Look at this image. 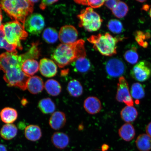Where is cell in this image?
Returning <instances> with one entry per match:
<instances>
[{"label": "cell", "instance_id": "2e32d148", "mask_svg": "<svg viewBox=\"0 0 151 151\" xmlns=\"http://www.w3.org/2000/svg\"><path fill=\"white\" fill-rule=\"evenodd\" d=\"M44 88L43 81L40 77H30L28 81L27 88L30 93L37 94L42 92Z\"/></svg>", "mask_w": 151, "mask_h": 151}, {"label": "cell", "instance_id": "1f68e13d", "mask_svg": "<svg viewBox=\"0 0 151 151\" xmlns=\"http://www.w3.org/2000/svg\"><path fill=\"white\" fill-rule=\"evenodd\" d=\"M124 58L126 61L132 65L137 63L139 60V55L137 48L135 47L126 51L124 54Z\"/></svg>", "mask_w": 151, "mask_h": 151}, {"label": "cell", "instance_id": "ffe728a7", "mask_svg": "<svg viewBox=\"0 0 151 151\" xmlns=\"http://www.w3.org/2000/svg\"><path fill=\"white\" fill-rule=\"evenodd\" d=\"M42 131L40 127L36 125H30L27 126L24 131L26 138L32 141L39 140L42 137Z\"/></svg>", "mask_w": 151, "mask_h": 151}, {"label": "cell", "instance_id": "5b68a950", "mask_svg": "<svg viewBox=\"0 0 151 151\" xmlns=\"http://www.w3.org/2000/svg\"><path fill=\"white\" fill-rule=\"evenodd\" d=\"M4 25L6 39L9 44L15 45L22 50L21 41L25 40L28 36L23 24L17 21L9 22Z\"/></svg>", "mask_w": 151, "mask_h": 151}, {"label": "cell", "instance_id": "8fae6325", "mask_svg": "<svg viewBox=\"0 0 151 151\" xmlns=\"http://www.w3.org/2000/svg\"><path fill=\"white\" fill-rule=\"evenodd\" d=\"M78 32L74 26L66 25L62 26L59 33V38L63 44H68L77 41Z\"/></svg>", "mask_w": 151, "mask_h": 151}, {"label": "cell", "instance_id": "60d3db41", "mask_svg": "<svg viewBox=\"0 0 151 151\" xmlns=\"http://www.w3.org/2000/svg\"><path fill=\"white\" fill-rule=\"evenodd\" d=\"M150 5H145L143 6L142 9L143 10L146 11H148L150 9Z\"/></svg>", "mask_w": 151, "mask_h": 151}, {"label": "cell", "instance_id": "ab89813d", "mask_svg": "<svg viewBox=\"0 0 151 151\" xmlns=\"http://www.w3.org/2000/svg\"><path fill=\"white\" fill-rule=\"evenodd\" d=\"M3 20V16L2 14V12L1 10V7H0V28L1 27L2 25V21Z\"/></svg>", "mask_w": 151, "mask_h": 151}, {"label": "cell", "instance_id": "f35d334b", "mask_svg": "<svg viewBox=\"0 0 151 151\" xmlns=\"http://www.w3.org/2000/svg\"><path fill=\"white\" fill-rule=\"evenodd\" d=\"M0 151H7L6 147L4 145L0 144Z\"/></svg>", "mask_w": 151, "mask_h": 151}, {"label": "cell", "instance_id": "e575fe53", "mask_svg": "<svg viewBox=\"0 0 151 151\" xmlns=\"http://www.w3.org/2000/svg\"><path fill=\"white\" fill-rule=\"evenodd\" d=\"M105 1H93V0H81L75 1L76 3L83 5L89 6L93 8H98L102 6L105 2Z\"/></svg>", "mask_w": 151, "mask_h": 151}, {"label": "cell", "instance_id": "ac0fdd59", "mask_svg": "<svg viewBox=\"0 0 151 151\" xmlns=\"http://www.w3.org/2000/svg\"><path fill=\"white\" fill-rule=\"evenodd\" d=\"M118 133L120 137L124 140L128 142L134 139L135 135V131L132 124L127 123L120 127Z\"/></svg>", "mask_w": 151, "mask_h": 151}, {"label": "cell", "instance_id": "7a4b0ae2", "mask_svg": "<svg viewBox=\"0 0 151 151\" xmlns=\"http://www.w3.org/2000/svg\"><path fill=\"white\" fill-rule=\"evenodd\" d=\"M85 43L80 39L70 44H60L54 51L52 58L60 68L65 67L79 58L86 57Z\"/></svg>", "mask_w": 151, "mask_h": 151}, {"label": "cell", "instance_id": "d6986e66", "mask_svg": "<svg viewBox=\"0 0 151 151\" xmlns=\"http://www.w3.org/2000/svg\"><path fill=\"white\" fill-rule=\"evenodd\" d=\"M0 115L2 122L7 124H12L17 119L18 113L15 109L6 107L2 109Z\"/></svg>", "mask_w": 151, "mask_h": 151}, {"label": "cell", "instance_id": "9a60e30c", "mask_svg": "<svg viewBox=\"0 0 151 151\" xmlns=\"http://www.w3.org/2000/svg\"><path fill=\"white\" fill-rule=\"evenodd\" d=\"M51 141L56 148L63 150L68 146L70 139L67 134L63 132H56L53 134Z\"/></svg>", "mask_w": 151, "mask_h": 151}, {"label": "cell", "instance_id": "8992f818", "mask_svg": "<svg viewBox=\"0 0 151 151\" xmlns=\"http://www.w3.org/2000/svg\"><path fill=\"white\" fill-rule=\"evenodd\" d=\"M80 20L79 27L84 28L86 31L93 32L101 28L103 19L99 15L90 7L83 9L77 16Z\"/></svg>", "mask_w": 151, "mask_h": 151}, {"label": "cell", "instance_id": "74e56055", "mask_svg": "<svg viewBox=\"0 0 151 151\" xmlns=\"http://www.w3.org/2000/svg\"><path fill=\"white\" fill-rule=\"evenodd\" d=\"M146 131L147 134L151 137V122L147 124L146 128Z\"/></svg>", "mask_w": 151, "mask_h": 151}, {"label": "cell", "instance_id": "7dc6e473", "mask_svg": "<svg viewBox=\"0 0 151 151\" xmlns=\"http://www.w3.org/2000/svg\"><path fill=\"white\" fill-rule=\"evenodd\" d=\"M0 114H1V113H0Z\"/></svg>", "mask_w": 151, "mask_h": 151}, {"label": "cell", "instance_id": "bcb514c9", "mask_svg": "<svg viewBox=\"0 0 151 151\" xmlns=\"http://www.w3.org/2000/svg\"><path fill=\"white\" fill-rule=\"evenodd\" d=\"M150 16L151 18V8H150Z\"/></svg>", "mask_w": 151, "mask_h": 151}, {"label": "cell", "instance_id": "ba28073f", "mask_svg": "<svg viewBox=\"0 0 151 151\" xmlns=\"http://www.w3.org/2000/svg\"><path fill=\"white\" fill-rule=\"evenodd\" d=\"M105 69L109 78H114L122 76L125 73L126 67L121 60L113 58L106 62Z\"/></svg>", "mask_w": 151, "mask_h": 151}, {"label": "cell", "instance_id": "f546056e", "mask_svg": "<svg viewBox=\"0 0 151 151\" xmlns=\"http://www.w3.org/2000/svg\"><path fill=\"white\" fill-rule=\"evenodd\" d=\"M131 92L132 97L137 100L142 99L145 94L142 85L139 83H135L132 85Z\"/></svg>", "mask_w": 151, "mask_h": 151}, {"label": "cell", "instance_id": "4fadbf2b", "mask_svg": "<svg viewBox=\"0 0 151 151\" xmlns=\"http://www.w3.org/2000/svg\"><path fill=\"white\" fill-rule=\"evenodd\" d=\"M84 107L86 112L90 114L99 113L102 109L101 101L98 98L90 96L85 100Z\"/></svg>", "mask_w": 151, "mask_h": 151}, {"label": "cell", "instance_id": "d590c367", "mask_svg": "<svg viewBox=\"0 0 151 151\" xmlns=\"http://www.w3.org/2000/svg\"><path fill=\"white\" fill-rule=\"evenodd\" d=\"M58 1H54V0H44L41 1L40 5V8L42 10H44L48 6L51 5L53 4Z\"/></svg>", "mask_w": 151, "mask_h": 151}, {"label": "cell", "instance_id": "e0dca14e", "mask_svg": "<svg viewBox=\"0 0 151 151\" xmlns=\"http://www.w3.org/2000/svg\"><path fill=\"white\" fill-rule=\"evenodd\" d=\"M71 64L76 72L81 73H88L92 67L90 60L86 57L79 58Z\"/></svg>", "mask_w": 151, "mask_h": 151}, {"label": "cell", "instance_id": "d4e9b609", "mask_svg": "<svg viewBox=\"0 0 151 151\" xmlns=\"http://www.w3.org/2000/svg\"><path fill=\"white\" fill-rule=\"evenodd\" d=\"M67 90L70 95L74 97H80L83 91L82 84L76 80L70 81L68 84Z\"/></svg>", "mask_w": 151, "mask_h": 151}, {"label": "cell", "instance_id": "d6a6232c", "mask_svg": "<svg viewBox=\"0 0 151 151\" xmlns=\"http://www.w3.org/2000/svg\"><path fill=\"white\" fill-rule=\"evenodd\" d=\"M107 27L109 31L114 34H120L123 31V26L122 22L116 19L109 20L107 24Z\"/></svg>", "mask_w": 151, "mask_h": 151}, {"label": "cell", "instance_id": "4dcf8cb0", "mask_svg": "<svg viewBox=\"0 0 151 151\" xmlns=\"http://www.w3.org/2000/svg\"><path fill=\"white\" fill-rule=\"evenodd\" d=\"M17 47L15 45L10 44L6 39L4 25L2 24L0 28V48H4L7 52H12L16 50Z\"/></svg>", "mask_w": 151, "mask_h": 151}, {"label": "cell", "instance_id": "cb8c5ba5", "mask_svg": "<svg viewBox=\"0 0 151 151\" xmlns=\"http://www.w3.org/2000/svg\"><path fill=\"white\" fill-rule=\"evenodd\" d=\"M135 142L137 149L140 151H150L151 150V137L147 134L139 135Z\"/></svg>", "mask_w": 151, "mask_h": 151}, {"label": "cell", "instance_id": "7402d4cb", "mask_svg": "<svg viewBox=\"0 0 151 151\" xmlns=\"http://www.w3.org/2000/svg\"><path fill=\"white\" fill-rule=\"evenodd\" d=\"M38 62L35 59L26 60L22 63V69L25 74L29 77L35 75L39 70Z\"/></svg>", "mask_w": 151, "mask_h": 151}, {"label": "cell", "instance_id": "30bf717a", "mask_svg": "<svg viewBox=\"0 0 151 151\" xmlns=\"http://www.w3.org/2000/svg\"><path fill=\"white\" fill-rule=\"evenodd\" d=\"M133 78L140 82L148 80L151 76V67L150 63L145 61H142L134 66L131 71Z\"/></svg>", "mask_w": 151, "mask_h": 151}, {"label": "cell", "instance_id": "6da1fadb", "mask_svg": "<svg viewBox=\"0 0 151 151\" xmlns=\"http://www.w3.org/2000/svg\"><path fill=\"white\" fill-rule=\"evenodd\" d=\"M24 62L22 55H18L16 50L0 55V70L5 73L3 78L8 86L17 87L22 90L27 88L28 81L30 77L22 70Z\"/></svg>", "mask_w": 151, "mask_h": 151}, {"label": "cell", "instance_id": "277c9868", "mask_svg": "<svg viewBox=\"0 0 151 151\" xmlns=\"http://www.w3.org/2000/svg\"><path fill=\"white\" fill-rule=\"evenodd\" d=\"M123 39L124 38L114 37L106 33L104 35H92L88 38V40L93 45V48L102 55L110 56L116 54L117 44Z\"/></svg>", "mask_w": 151, "mask_h": 151}, {"label": "cell", "instance_id": "4316f807", "mask_svg": "<svg viewBox=\"0 0 151 151\" xmlns=\"http://www.w3.org/2000/svg\"><path fill=\"white\" fill-rule=\"evenodd\" d=\"M45 87L47 93L52 96H58L61 93L62 87L58 81L50 79L45 83Z\"/></svg>", "mask_w": 151, "mask_h": 151}, {"label": "cell", "instance_id": "7bdbcfd3", "mask_svg": "<svg viewBox=\"0 0 151 151\" xmlns=\"http://www.w3.org/2000/svg\"><path fill=\"white\" fill-rule=\"evenodd\" d=\"M27 103V100L25 99H24L22 100V105H26V104Z\"/></svg>", "mask_w": 151, "mask_h": 151}, {"label": "cell", "instance_id": "9c48e42d", "mask_svg": "<svg viewBox=\"0 0 151 151\" xmlns=\"http://www.w3.org/2000/svg\"><path fill=\"white\" fill-rule=\"evenodd\" d=\"M116 99L117 101L124 103L127 106H133L134 102L129 92L128 83L124 76L120 77L119 79Z\"/></svg>", "mask_w": 151, "mask_h": 151}, {"label": "cell", "instance_id": "ee69618b", "mask_svg": "<svg viewBox=\"0 0 151 151\" xmlns=\"http://www.w3.org/2000/svg\"><path fill=\"white\" fill-rule=\"evenodd\" d=\"M137 1L139 2V3H143L145 2H146L147 1L146 0H137Z\"/></svg>", "mask_w": 151, "mask_h": 151}, {"label": "cell", "instance_id": "f1b7e54d", "mask_svg": "<svg viewBox=\"0 0 151 151\" xmlns=\"http://www.w3.org/2000/svg\"><path fill=\"white\" fill-rule=\"evenodd\" d=\"M59 35L57 30L54 28L48 27L46 28L42 34V38L48 43H54L58 41Z\"/></svg>", "mask_w": 151, "mask_h": 151}, {"label": "cell", "instance_id": "836d02e7", "mask_svg": "<svg viewBox=\"0 0 151 151\" xmlns=\"http://www.w3.org/2000/svg\"><path fill=\"white\" fill-rule=\"evenodd\" d=\"M150 37V34L148 33H144L141 31H138L135 34L136 40L138 44L143 48H147L148 46V43L144 40L146 39H148Z\"/></svg>", "mask_w": 151, "mask_h": 151}, {"label": "cell", "instance_id": "83f0119b", "mask_svg": "<svg viewBox=\"0 0 151 151\" xmlns=\"http://www.w3.org/2000/svg\"><path fill=\"white\" fill-rule=\"evenodd\" d=\"M112 14L118 18H122L126 16L129 11L128 5L124 2L119 1L112 10Z\"/></svg>", "mask_w": 151, "mask_h": 151}, {"label": "cell", "instance_id": "44dd1931", "mask_svg": "<svg viewBox=\"0 0 151 151\" xmlns=\"http://www.w3.org/2000/svg\"><path fill=\"white\" fill-rule=\"evenodd\" d=\"M138 114L136 109L133 106H129L124 107L120 112L121 117L124 122L128 123L134 121Z\"/></svg>", "mask_w": 151, "mask_h": 151}, {"label": "cell", "instance_id": "8d00e7d4", "mask_svg": "<svg viewBox=\"0 0 151 151\" xmlns=\"http://www.w3.org/2000/svg\"><path fill=\"white\" fill-rule=\"evenodd\" d=\"M119 1L117 0H110L105 1V4L107 8L112 10L116 6Z\"/></svg>", "mask_w": 151, "mask_h": 151}, {"label": "cell", "instance_id": "f6af8a7d", "mask_svg": "<svg viewBox=\"0 0 151 151\" xmlns=\"http://www.w3.org/2000/svg\"><path fill=\"white\" fill-rule=\"evenodd\" d=\"M31 1L32 3H33V4L35 3H36L38 2H39V1H38V0H33V1Z\"/></svg>", "mask_w": 151, "mask_h": 151}, {"label": "cell", "instance_id": "b9f144b4", "mask_svg": "<svg viewBox=\"0 0 151 151\" xmlns=\"http://www.w3.org/2000/svg\"><path fill=\"white\" fill-rule=\"evenodd\" d=\"M109 148V146L108 145H103L102 147V149L103 151L106 150H108Z\"/></svg>", "mask_w": 151, "mask_h": 151}, {"label": "cell", "instance_id": "52a82bcc", "mask_svg": "<svg viewBox=\"0 0 151 151\" xmlns=\"http://www.w3.org/2000/svg\"><path fill=\"white\" fill-rule=\"evenodd\" d=\"M45 24L44 19L42 15L35 13L27 17L24 26L26 31L30 34L38 35L42 31Z\"/></svg>", "mask_w": 151, "mask_h": 151}, {"label": "cell", "instance_id": "3957f363", "mask_svg": "<svg viewBox=\"0 0 151 151\" xmlns=\"http://www.w3.org/2000/svg\"><path fill=\"white\" fill-rule=\"evenodd\" d=\"M34 4L30 1L5 0L0 1V7L12 19L20 22L24 25L27 17L32 14Z\"/></svg>", "mask_w": 151, "mask_h": 151}, {"label": "cell", "instance_id": "484cf974", "mask_svg": "<svg viewBox=\"0 0 151 151\" xmlns=\"http://www.w3.org/2000/svg\"><path fill=\"white\" fill-rule=\"evenodd\" d=\"M38 107L43 114H49L53 113L56 106L54 102L49 98L40 100L38 104Z\"/></svg>", "mask_w": 151, "mask_h": 151}, {"label": "cell", "instance_id": "5bb4252c", "mask_svg": "<svg viewBox=\"0 0 151 151\" xmlns=\"http://www.w3.org/2000/svg\"><path fill=\"white\" fill-rule=\"evenodd\" d=\"M66 117L65 113L61 111L54 112L49 120V124L52 129L55 130L61 129L65 126Z\"/></svg>", "mask_w": 151, "mask_h": 151}, {"label": "cell", "instance_id": "603a6c76", "mask_svg": "<svg viewBox=\"0 0 151 151\" xmlns=\"http://www.w3.org/2000/svg\"><path fill=\"white\" fill-rule=\"evenodd\" d=\"M18 131L17 128L14 124H6L1 128L0 131V135L5 140H11L16 136Z\"/></svg>", "mask_w": 151, "mask_h": 151}, {"label": "cell", "instance_id": "7c38bea8", "mask_svg": "<svg viewBox=\"0 0 151 151\" xmlns=\"http://www.w3.org/2000/svg\"><path fill=\"white\" fill-rule=\"evenodd\" d=\"M39 70L43 76L48 78L55 76L58 72L57 66L55 62L46 58H43L40 60Z\"/></svg>", "mask_w": 151, "mask_h": 151}]
</instances>
